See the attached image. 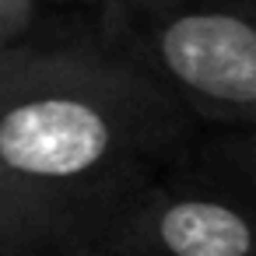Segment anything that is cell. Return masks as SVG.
Segmentation results:
<instances>
[{
	"label": "cell",
	"mask_w": 256,
	"mask_h": 256,
	"mask_svg": "<svg viewBox=\"0 0 256 256\" xmlns=\"http://www.w3.org/2000/svg\"><path fill=\"white\" fill-rule=\"evenodd\" d=\"M221 154H224V162L232 165V172H238V176L246 179V186L256 193V130H252L249 137H242V140L224 144Z\"/></svg>",
	"instance_id": "7"
},
{
	"label": "cell",
	"mask_w": 256,
	"mask_h": 256,
	"mask_svg": "<svg viewBox=\"0 0 256 256\" xmlns=\"http://www.w3.org/2000/svg\"><path fill=\"white\" fill-rule=\"evenodd\" d=\"M158 78L186 112L256 130V8L182 0L120 22L102 36Z\"/></svg>",
	"instance_id": "2"
},
{
	"label": "cell",
	"mask_w": 256,
	"mask_h": 256,
	"mask_svg": "<svg viewBox=\"0 0 256 256\" xmlns=\"http://www.w3.org/2000/svg\"><path fill=\"white\" fill-rule=\"evenodd\" d=\"M70 256H102V249H98L95 242H88V246H81V249H74Z\"/></svg>",
	"instance_id": "9"
},
{
	"label": "cell",
	"mask_w": 256,
	"mask_h": 256,
	"mask_svg": "<svg viewBox=\"0 0 256 256\" xmlns=\"http://www.w3.org/2000/svg\"><path fill=\"white\" fill-rule=\"evenodd\" d=\"M168 4H182V0H102V36L112 32L120 22L134 18V14H144V11H154V8H168ZM238 4H252L256 0H238Z\"/></svg>",
	"instance_id": "6"
},
{
	"label": "cell",
	"mask_w": 256,
	"mask_h": 256,
	"mask_svg": "<svg viewBox=\"0 0 256 256\" xmlns=\"http://www.w3.org/2000/svg\"><path fill=\"white\" fill-rule=\"evenodd\" d=\"M120 256H256V218L200 193H137L98 232Z\"/></svg>",
	"instance_id": "3"
},
{
	"label": "cell",
	"mask_w": 256,
	"mask_h": 256,
	"mask_svg": "<svg viewBox=\"0 0 256 256\" xmlns=\"http://www.w3.org/2000/svg\"><path fill=\"white\" fill-rule=\"evenodd\" d=\"M39 0H0V50L32 46Z\"/></svg>",
	"instance_id": "5"
},
{
	"label": "cell",
	"mask_w": 256,
	"mask_h": 256,
	"mask_svg": "<svg viewBox=\"0 0 256 256\" xmlns=\"http://www.w3.org/2000/svg\"><path fill=\"white\" fill-rule=\"evenodd\" d=\"M190 112L112 46H28L0 74V162L92 238L182 144Z\"/></svg>",
	"instance_id": "1"
},
{
	"label": "cell",
	"mask_w": 256,
	"mask_h": 256,
	"mask_svg": "<svg viewBox=\"0 0 256 256\" xmlns=\"http://www.w3.org/2000/svg\"><path fill=\"white\" fill-rule=\"evenodd\" d=\"M32 46H36V42H32ZM22 50H28V46H22ZM22 50H0V74H4V70L18 60V53H22Z\"/></svg>",
	"instance_id": "8"
},
{
	"label": "cell",
	"mask_w": 256,
	"mask_h": 256,
	"mask_svg": "<svg viewBox=\"0 0 256 256\" xmlns=\"http://www.w3.org/2000/svg\"><path fill=\"white\" fill-rule=\"evenodd\" d=\"M95 242L92 232L18 182L0 162V256H70Z\"/></svg>",
	"instance_id": "4"
}]
</instances>
